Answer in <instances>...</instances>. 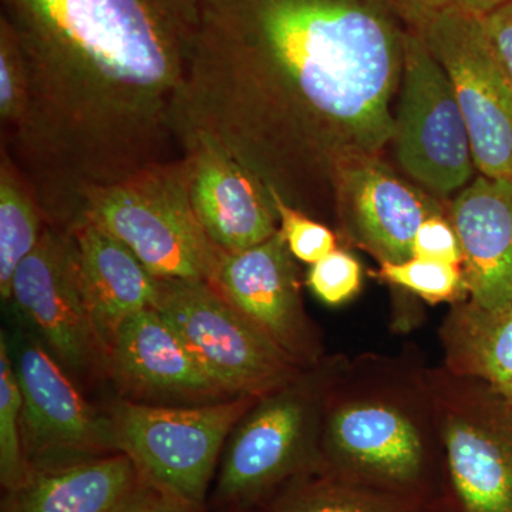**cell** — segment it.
Segmentation results:
<instances>
[{"label":"cell","mask_w":512,"mask_h":512,"mask_svg":"<svg viewBox=\"0 0 512 512\" xmlns=\"http://www.w3.org/2000/svg\"><path fill=\"white\" fill-rule=\"evenodd\" d=\"M363 269L355 256L336 248L311 265L306 285L313 295L329 306H339L355 298L362 289Z\"/></svg>","instance_id":"26"},{"label":"cell","mask_w":512,"mask_h":512,"mask_svg":"<svg viewBox=\"0 0 512 512\" xmlns=\"http://www.w3.org/2000/svg\"><path fill=\"white\" fill-rule=\"evenodd\" d=\"M23 399L5 330L0 335V481L5 491L29 473L22 437Z\"/></svg>","instance_id":"22"},{"label":"cell","mask_w":512,"mask_h":512,"mask_svg":"<svg viewBox=\"0 0 512 512\" xmlns=\"http://www.w3.org/2000/svg\"><path fill=\"white\" fill-rule=\"evenodd\" d=\"M414 30L450 79L477 173L512 180V79L495 56L483 18L441 13Z\"/></svg>","instance_id":"9"},{"label":"cell","mask_w":512,"mask_h":512,"mask_svg":"<svg viewBox=\"0 0 512 512\" xmlns=\"http://www.w3.org/2000/svg\"><path fill=\"white\" fill-rule=\"evenodd\" d=\"M508 2L512 0H393L407 28H414L421 20L441 13H463L484 18Z\"/></svg>","instance_id":"28"},{"label":"cell","mask_w":512,"mask_h":512,"mask_svg":"<svg viewBox=\"0 0 512 512\" xmlns=\"http://www.w3.org/2000/svg\"><path fill=\"white\" fill-rule=\"evenodd\" d=\"M483 25L498 62L512 79V2L485 15Z\"/></svg>","instance_id":"30"},{"label":"cell","mask_w":512,"mask_h":512,"mask_svg":"<svg viewBox=\"0 0 512 512\" xmlns=\"http://www.w3.org/2000/svg\"><path fill=\"white\" fill-rule=\"evenodd\" d=\"M406 32L393 0H200L178 146L210 141L335 224L342 168L392 140Z\"/></svg>","instance_id":"1"},{"label":"cell","mask_w":512,"mask_h":512,"mask_svg":"<svg viewBox=\"0 0 512 512\" xmlns=\"http://www.w3.org/2000/svg\"><path fill=\"white\" fill-rule=\"evenodd\" d=\"M279 217V232L296 261L313 265L338 248V237L325 222L316 220L271 191Z\"/></svg>","instance_id":"25"},{"label":"cell","mask_w":512,"mask_h":512,"mask_svg":"<svg viewBox=\"0 0 512 512\" xmlns=\"http://www.w3.org/2000/svg\"><path fill=\"white\" fill-rule=\"evenodd\" d=\"M326 355L284 386L258 397L228 437L218 473V503L255 507L320 467V430L330 389L348 362Z\"/></svg>","instance_id":"3"},{"label":"cell","mask_w":512,"mask_h":512,"mask_svg":"<svg viewBox=\"0 0 512 512\" xmlns=\"http://www.w3.org/2000/svg\"><path fill=\"white\" fill-rule=\"evenodd\" d=\"M137 477L123 453L32 467L22 484L5 491L2 512H107Z\"/></svg>","instance_id":"18"},{"label":"cell","mask_w":512,"mask_h":512,"mask_svg":"<svg viewBox=\"0 0 512 512\" xmlns=\"http://www.w3.org/2000/svg\"><path fill=\"white\" fill-rule=\"evenodd\" d=\"M458 512H512V404L443 365L427 367Z\"/></svg>","instance_id":"7"},{"label":"cell","mask_w":512,"mask_h":512,"mask_svg":"<svg viewBox=\"0 0 512 512\" xmlns=\"http://www.w3.org/2000/svg\"><path fill=\"white\" fill-rule=\"evenodd\" d=\"M0 295L8 302L20 262L37 247L47 220L35 190L5 147L0 148Z\"/></svg>","instance_id":"21"},{"label":"cell","mask_w":512,"mask_h":512,"mask_svg":"<svg viewBox=\"0 0 512 512\" xmlns=\"http://www.w3.org/2000/svg\"><path fill=\"white\" fill-rule=\"evenodd\" d=\"M195 215L215 247L244 251L279 231L271 191L237 158L198 137L180 140Z\"/></svg>","instance_id":"15"},{"label":"cell","mask_w":512,"mask_h":512,"mask_svg":"<svg viewBox=\"0 0 512 512\" xmlns=\"http://www.w3.org/2000/svg\"><path fill=\"white\" fill-rule=\"evenodd\" d=\"M8 302L72 376L107 373V349L77 278L69 235L47 225L10 282Z\"/></svg>","instance_id":"10"},{"label":"cell","mask_w":512,"mask_h":512,"mask_svg":"<svg viewBox=\"0 0 512 512\" xmlns=\"http://www.w3.org/2000/svg\"><path fill=\"white\" fill-rule=\"evenodd\" d=\"M107 512H201L138 474L134 484Z\"/></svg>","instance_id":"29"},{"label":"cell","mask_w":512,"mask_h":512,"mask_svg":"<svg viewBox=\"0 0 512 512\" xmlns=\"http://www.w3.org/2000/svg\"><path fill=\"white\" fill-rule=\"evenodd\" d=\"M463 252L468 299L487 309L512 303V180L477 174L448 201Z\"/></svg>","instance_id":"16"},{"label":"cell","mask_w":512,"mask_h":512,"mask_svg":"<svg viewBox=\"0 0 512 512\" xmlns=\"http://www.w3.org/2000/svg\"><path fill=\"white\" fill-rule=\"evenodd\" d=\"M439 336L446 369L478 380L512 404V303L500 309L470 299L454 303Z\"/></svg>","instance_id":"19"},{"label":"cell","mask_w":512,"mask_h":512,"mask_svg":"<svg viewBox=\"0 0 512 512\" xmlns=\"http://www.w3.org/2000/svg\"><path fill=\"white\" fill-rule=\"evenodd\" d=\"M210 285L302 369L326 356L281 232L244 251L224 252Z\"/></svg>","instance_id":"12"},{"label":"cell","mask_w":512,"mask_h":512,"mask_svg":"<svg viewBox=\"0 0 512 512\" xmlns=\"http://www.w3.org/2000/svg\"><path fill=\"white\" fill-rule=\"evenodd\" d=\"M156 309L232 397L264 396L303 370L208 282L160 279Z\"/></svg>","instance_id":"8"},{"label":"cell","mask_w":512,"mask_h":512,"mask_svg":"<svg viewBox=\"0 0 512 512\" xmlns=\"http://www.w3.org/2000/svg\"><path fill=\"white\" fill-rule=\"evenodd\" d=\"M83 217L123 242L161 281L210 284L224 254L195 215L181 157L90 191Z\"/></svg>","instance_id":"4"},{"label":"cell","mask_w":512,"mask_h":512,"mask_svg":"<svg viewBox=\"0 0 512 512\" xmlns=\"http://www.w3.org/2000/svg\"><path fill=\"white\" fill-rule=\"evenodd\" d=\"M20 392L29 468L119 453L109 414L87 402L72 375L32 332L9 340Z\"/></svg>","instance_id":"11"},{"label":"cell","mask_w":512,"mask_h":512,"mask_svg":"<svg viewBox=\"0 0 512 512\" xmlns=\"http://www.w3.org/2000/svg\"><path fill=\"white\" fill-rule=\"evenodd\" d=\"M319 451L322 473L431 508L446 466L427 366L406 352L349 357L326 400Z\"/></svg>","instance_id":"2"},{"label":"cell","mask_w":512,"mask_h":512,"mask_svg":"<svg viewBox=\"0 0 512 512\" xmlns=\"http://www.w3.org/2000/svg\"><path fill=\"white\" fill-rule=\"evenodd\" d=\"M107 375L121 399L153 406H202L235 399L215 382L157 309L121 323L107 350Z\"/></svg>","instance_id":"14"},{"label":"cell","mask_w":512,"mask_h":512,"mask_svg":"<svg viewBox=\"0 0 512 512\" xmlns=\"http://www.w3.org/2000/svg\"><path fill=\"white\" fill-rule=\"evenodd\" d=\"M80 288L106 349L124 320L156 309L160 279L116 237L87 217L69 231Z\"/></svg>","instance_id":"17"},{"label":"cell","mask_w":512,"mask_h":512,"mask_svg":"<svg viewBox=\"0 0 512 512\" xmlns=\"http://www.w3.org/2000/svg\"><path fill=\"white\" fill-rule=\"evenodd\" d=\"M413 258L460 265L463 262L460 241L448 215H434L420 225L414 237Z\"/></svg>","instance_id":"27"},{"label":"cell","mask_w":512,"mask_h":512,"mask_svg":"<svg viewBox=\"0 0 512 512\" xmlns=\"http://www.w3.org/2000/svg\"><path fill=\"white\" fill-rule=\"evenodd\" d=\"M377 275L399 291L417 296L431 305H454L468 299L460 265L410 258L397 264H380Z\"/></svg>","instance_id":"23"},{"label":"cell","mask_w":512,"mask_h":512,"mask_svg":"<svg viewBox=\"0 0 512 512\" xmlns=\"http://www.w3.org/2000/svg\"><path fill=\"white\" fill-rule=\"evenodd\" d=\"M434 215H448V202L402 177L384 157L352 161L340 171L333 225L379 265L413 258L414 237Z\"/></svg>","instance_id":"13"},{"label":"cell","mask_w":512,"mask_h":512,"mask_svg":"<svg viewBox=\"0 0 512 512\" xmlns=\"http://www.w3.org/2000/svg\"><path fill=\"white\" fill-rule=\"evenodd\" d=\"M427 505L333 474L295 478L266 501L261 512H430Z\"/></svg>","instance_id":"20"},{"label":"cell","mask_w":512,"mask_h":512,"mask_svg":"<svg viewBox=\"0 0 512 512\" xmlns=\"http://www.w3.org/2000/svg\"><path fill=\"white\" fill-rule=\"evenodd\" d=\"M389 148L404 177L441 201H450L478 174L450 79L409 28Z\"/></svg>","instance_id":"6"},{"label":"cell","mask_w":512,"mask_h":512,"mask_svg":"<svg viewBox=\"0 0 512 512\" xmlns=\"http://www.w3.org/2000/svg\"><path fill=\"white\" fill-rule=\"evenodd\" d=\"M256 400L174 407L119 399L107 414L117 451L138 474L201 510L228 437Z\"/></svg>","instance_id":"5"},{"label":"cell","mask_w":512,"mask_h":512,"mask_svg":"<svg viewBox=\"0 0 512 512\" xmlns=\"http://www.w3.org/2000/svg\"><path fill=\"white\" fill-rule=\"evenodd\" d=\"M30 99L29 70L18 36L0 16V120L2 143H9L25 123Z\"/></svg>","instance_id":"24"}]
</instances>
